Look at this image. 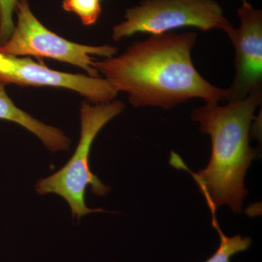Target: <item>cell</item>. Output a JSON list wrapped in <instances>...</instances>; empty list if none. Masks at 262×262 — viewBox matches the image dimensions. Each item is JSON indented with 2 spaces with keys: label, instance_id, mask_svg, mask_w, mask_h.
<instances>
[{
  "label": "cell",
  "instance_id": "cell-10",
  "mask_svg": "<svg viewBox=\"0 0 262 262\" xmlns=\"http://www.w3.org/2000/svg\"><path fill=\"white\" fill-rule=\"evenodd\" d=\"M101 0H63L62 8L68 13H75L84 26H92L101 14Z\"/></svg>",
  "mask_w": 262,
  "mask_h": 262
},
{
  "label": "cell",
  "instance_id": "cell-11",
  "mask_svg": "<svg viewBox=\"0 0 262 262\" xmlns=\"http://www.w3.org/2000/svg\"><path fill=\"white\" fill-rule=\"evenodd\" d=\"M18 0H0V47L11 37L15 29L13 14Z\"/></svg>",
  "mask_w": 262,
  "mask_h": 262
},
{
  "label": "cell",
  "instance_id": "cell-9",
  "mask_svg": "<svg viewBox=\"0 0 262 262\" xmlns=\"http://www.w3.org/2000/svg\"><path fill=\"white\" fill-rule=\"evenodd\" d=\"M213 225L220 235V244L215 252L205 262H231L232 256L246 251L252 244V239L248 236L242 237L241 234H237L228 237L221 230L215 216H213Z\"/></svg>",
  "mask_w": 262,
  "mask_h": 262
},
{
  "label": "cell",
  "instance_id": "cell-8",
  "mask_svg": "<svg viewBox=\"0 0 262 262\" xmlns=\"http://www.w3.org/2000/svg\"><path fill=\"white\" fill-rule=\"evenodd\" d=\"M4 82L0 81V119L15 122L37 136L53 152L67 151L71 141L60 129L50 126L15 106L5 91Z\"/></svg>",
  "mask_w": 262,
  "mask_h": 262
},
{
  "label": "cell",
  "instance_id": "cell-2",
  "mask_svg": "<svg viewBox=\"0 0 262 262\" xmlns=\"http://www.w3.org/2000/svg\"><path fill=\"white\" fill-rule=\"evenodd\" d=\"M262 91L244 99L229 101L225 106L206 103L193 110L191 119L211 139V156L206 168L190 172L208 206L215 214L217 208L229 206L234 213L242 211L248 194L244 179L256 151L251 147L249 132L256 108L261 104Z\"/></svg>",
  "mask_w": 262,
  "mask_h": 262
},
{
  "label": "cell",
  "instance_id": "cell-1",
  "mask_svg": "<svg viewBox=\"0 0 262 262\" xmlns=\"http://www.w3.org/2000/svg\"><path fill=\"white\" fill-rule=\"evenodd\" d=\"M196 41L194 32L151 35L133 43L120 56L95 61L93 67L117 93H127L136 107L169 110L193 98L226 101L227 90L203 78L193 63Z\"/></svg>",
  "mask_w": 262,
  "mask_h": 262
},
{
  "label": "cell",
  "instance_id": "cell-6",
  "mask_svg": "<svg viewBox=\"0 0 262 262\" xmlns=\"http://www.w3.org/2000/svg\"><path fill=\"white\" fill-rule=\"evenodd\" d=\"M0 81L21 87L61 88L78 93L95 103H108L117 92L102 77L71 74L52 70L29 57L5 54L0 52Z\"/></svg>",
  "mask_w": 262,
  "mask_h": 262
},
{
  "label": "cell",
  "instance_id": "cell-7",
  "mask_svg": "<svg viewBox=\"0 0 262 262\" xmlns=\"http://www.w3.org/2000/svg\"><path fill=\"white\" fill-rule=\"evenodd\" d=\"M237 15L238 28L227 33L235 51V76L226 89L228 102L262 90V11L247 2L237 9Z\"/></svg>",
  "mask_w": 262,
  "mask_h": 262
},
{
  "label": "cell",
  "instance_id": "cell-12",
  "mask_svg": "<svg viewBox=\"0 0 262 262\" xmlns=\"http://www.w3.org/2000/svg\"><path fill=\"white\" fill-rule=\"evenodd\" d=\"M241 1H242V3H246L248 2V0H241Z\"/></svg>",
  "mask_w": 262,
  "mask_h": 262
},
{
  "label": "cell",
  "instance_id": "cell-3",
  "mask_svg": "<svg viewBox=\"0 0 262 262\" xmlns=\"http://www.w3.org/2000/svg\"><path fill=\"white\" fill-rule=\"evenodd\" d=\"M124 110L125 104L120 101L94 105L83 101L80 108V139L75 153L63 168L37 183V192L40 194L54 193L61 196L70 206L73 217L78 220L89 213L102 212V209L86 206L88 187H91V192L98 196L105 195L110 189L91 172L90 153L98 132Z\"/></svg>",
  "mask_w": 262,
  "mask_h": 262
},
{
  "label": "cell",
  "instance_id": "cell-4",
  "mask_svg": "<svg viewBox=\"0 0 262 262\" xmlns=\"http://www.w3.org/2000/svg\"><path fill=\"white\" fill-rule=\"evenodd\" d=\"M124 18L114 27L115 41L136 33L157 35L182 27L221 29L226 34L233 27L215 0H141L125 10Z\"/></svg>",
  "mask_w": 262,
  "mask_h": 262
},
{
  "label": "cell",
  "instance_id": "cell-5",
  "mask_svg": "<svg viewBox=\"0 0 262 262\" xmlns=\"http://www.w3.org/2000/svg\"><path fill=\"white\" fill-rule=\"evenodd\" d=\"M17 23L11 37L0 47V52L15 56L51 58L83 69L89 76L99 77L91 56L110 58L117 48L111 46H89L77 44L51 32L32 13L28 0H18Z\"/></svg>",
  "mask_w": 262,
  "mask_h": 262
}]
</instances>
